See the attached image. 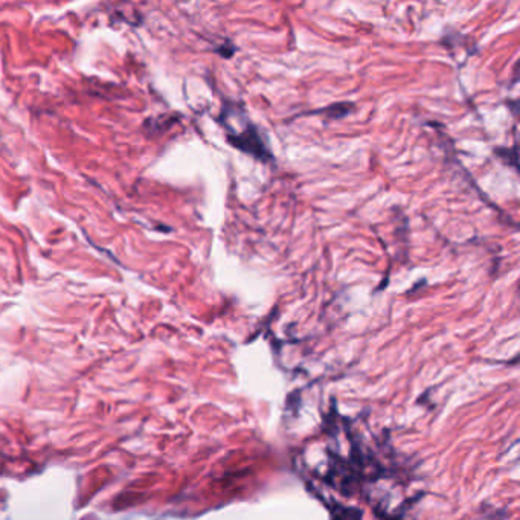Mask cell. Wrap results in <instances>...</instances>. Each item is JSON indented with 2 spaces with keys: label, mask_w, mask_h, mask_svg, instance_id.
I'll return each mask as SVG.
<instances>
[{
  "label": "cell",
  "mask_w": 520,
  "mask_h": 520,
  "mask_svg": "<svg viewBox=\"0 0 520 520\" xmlns=\"http://www.w3.org/2000/svg\"><path fill=\"white\" fill-rule=\"evenodd\" d=\"M229 141H231L236 148L246 151V153H249V155H254L259 159L266 160V159L272 157L270 153L267 151V148H266L261 136L258 135V132H257L254 125L249 127L248 130H244V132H241L240 135H235L234 137H229Z\"/></svg>",
  "instance_id": "1"
}]
</instances>
